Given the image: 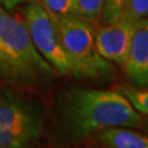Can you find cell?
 <instances>
[{
	"instance_id": "obj_12",
	"label": "cell",
	"mask_w": 148,
	"mask_h": 148,
	"mask_svg": "<svg viewBox=\"0 0 148 148\" xmlns=\"http://www.w3.org/2000/svg\"><path fill=\"white\" fill-rule=\"evenodd\" d=\"M56 21L62 17L73 16L72 0H37Z\"/></svg>"
},
{
	"instance_id": "obj_2",
	"label": "cell",
	"mask_w": 148,
	"mask_h": 148,
	"mask_svg": "<svg viewBox=\"0 0 148 148\" xmlns=\"http://www.w3.org/2000/svg\"><path fill=\"white\" fill-rule=\"evenodd\" d=\"M56 73L36 49L24 22L0 5V83L35 89L52 82Z\"/></svg>"
},
{
	"instance_id": "obj_6",
	"label": "cell",
	"mask_w": 148,
	"mask_h": 148,
	"mask_svg": "<svg viewBox=\"0 0 148 148\" xmlns=\"http://www.w3.org/2000/svg\"><path fill=\"white\" fill-rule=\"evenodd\" d=\"M136 21H115L95 31V45L99 54L110 63L123 64Z\"/></svg>"
},
{
	"instance_id": "obj_9",
	"label": "cell",
	"mask_w": 148,
	"mask_h": 148,
	"mask_svg": "<svg viewBox=\"0 0 148 148\" xmlns=\"http://www.w3.org/2000/svg\"><path fill=\"white\" fill-rule=\"evenodd\" d=\"M148 17V0H105L100 25Z\"/></svg>"
},
{
	"instance_id": "obj_13",
	"label": "cell",
	"mask_w": 148,
	"mask_h": 148,
	"mask_svg": "<svg viewBox=\"0 0 148 148\" xmlns=\"http://www.w3.org/2000/svg\"><path fill=\"white\" fill-rule=\"evenodd\" d=\"M27 1H30V0H0V5L5 8L6 10H11L17 5H21V4H25Z\"/></svg>"
},
{
	"instance_id": "obj_8",
	"label": "cell",
	"mask_w": 148,
	"mask_h": 148,
	"mask_svg": "<svg viewBox=\"0 0 148 148\" xmlns=\"http://www.w3.org/2000/svg\"><path fill=\"white\" fill-rule=\"evenodd\" d=\"M88 138L95 145L109 148H148V136L131 127H106L92 133Z\"/></svg>"
},
{
	"instance_id": "obj_5",
	"label": "cell",
	"mask_w": 148,
	"mask_h": 148,
	"mask_svg": "<svg viewBox=\"0 0 148 148\" xmlns=\"http://www.w3.org/2000/svg\"><path fill=\"white\" fill-rule=\"evenodd\" d=\"M25 4L26 6L22 10L24 24L36 49L58 74L71 75L57 21L37 0H30Z\"/></svg>"
},
{
	"instance_id": "obj_10",
	"label": "cell",
	"mask_w": 148,
	"mask_h": 148,
	"mask_svg": "<svg viewBox=\"0 0 148 148\" xmlns=\"http://www.w3.org/2000/svg\"><path fill=\"white\" fill-rule=\"evenodd\" d=\"M73 16L91 25H99L105 0H72Z\"/></svg>"
},
{
	"instance_id": "obj_3",
	"label": "cell",
	"mask_w": 148,
	"mask_h": 148,
	"mask_svg": "<svg viewBox=\"0 0 148 148\" xmlns=\"http://www.w3.org/2000/svg\"><path fill=\"white\" fill-rule=\"evenodd\" d=\"M57 25L71 75L78 79H100L112 74L111 63L96 49L94 25L74 16L59 18Z\"/></svg>"
},
{
	"instance_id": "obj_4",
	"label": "cell",
	"mask_w": 148,
	"mask_h": 148,
	"mask_svg": "<svg viewBox=\"0 0 148 148\" xmlns=\"http://www.w3.org/2000/svg\"><path fill=\"white\" fill-rule=\"evenodd\" d=\"M45 123V108L40 103L0 89V148L29 147L38 141Z\"/></svg>"
},
{
	"instance_id": "obj_1",
	"label": "cell",
	"mask_w": 148,
	"mask_h": 148,
	"mask_svg": "<svg viewBox=\"0 0 148 148\" xmlns=\"http://www.w3.org/2000/svg\"><path fill=\"white\" fill-rule=\"evenodd\" d=\"M59 116L63 127L74 140H84L111 126L140 127L142 114L119 90L72 86L63 92Z\"/></svg>"
},
{
	"instance_id": "obj_11",
	"label": "cell",
	"mask_w": 148,
	"mask_h": 148,
	"mask_svg": "<svg viewBox=\"0 0 148 148\" xmlns=\"http://www.w3.org/2000/svg\"><path fill=\"white\" fill-rule=\"evenodd\" d=\"M119 91L126 96L131 105L140 114L148 115V88L123 85L119 88Z\"/></svg>"
},
{
	"instance_id": "obj_7",
	"label": "cell",
	"mask_w": 148,
	"mask_h": 148,
	"mask_svg": "<svg viewBox=\"0 0 148 148\" xmlns=\"http://www.w3.org/2000/svg\"><path fill=\"white\" fill-rule=\"evenodd\" d=\"M122 66L133 86L148 88V17L136 21Z\"/></svg>"
}]
</instances>
